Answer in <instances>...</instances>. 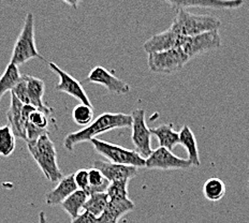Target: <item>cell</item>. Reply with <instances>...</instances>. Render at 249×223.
Returning <instances> with one entry per match:
<instances>
[{"instance_id": "obj_19", "label": "cell", "mask_w": 249, "mask_h": 223, "mask_svg": "<svg viewBox=\"0 0 249 223\" xmlns=\"http://www.w3.org/2000/svg\"><path fill=\"white\" fill-rule=\"evenodd\" d=\"M153 136L158 138L160 147L172 152V149L179 144V132L174 130L172 123H163L159 127L150 128Z\"/></svg>"}, {"instance_id": "obj_22", "label": "cell", "mask_w": 249, "mask_h": 223, "mask_svg": "<svg viewBox=\"0 0 249 223\" xmlns=\"http://www.w3.org/2000/svg\"><path fill=\"white\" fill-rule=\"evenodd\" d=\"M20 79H22V74L18 70V67L10 62L3 74L0 76V100L2 99L4 93L14 89Z\"/></svg>"}, {"instance_id": "obj_16", "label": "cell", "mask_w": 249, "mask_h": 223, "mask_svg": "<svg viewBox=\"0 0 249 223\" xmlns=\"http://www.w3.org/2000/svg\"><path fill=\"white\" fill-rule=\"evenodd\" d=\"M136 208L130 199L124 200H110L103 214L98 218L99 223H117L121 218Z\"/></svg>"}, {"instance_id": "obj_2", "label": "cell", "mask_w": 249, "mask_h": 223, "mask_svg": "<svg viewBox=\"0 0 249 223\" xmlns=\"http://www.w3.org/2000/svg\"><path fill=\"white\" fill-rule=\"evenodd\" d=\"M170 27L183 37H194L210 31L219 30L221 20L209 14H196L187 11L185 9L176 11Z\"/></svg>"}, {"instance_id": "obj_9", "label": "cell", "mask_w": 249, "mask_h": 223, "mask_svg": "<svg viewBox=\"0 0 249 223\" xmlns=\"http://www.w3.org/2000/svg\"><path fill=\"white\" fill-rule=\"evenodd\" d=\"M191 167H193V164L188 159L179 158L163 147L153 150L152 154L146 159V164H145V168L149 170L156 169L164 171L189 169Z\"/></svg>"}, {"instance_id": "obj_32", "label": "cell", "mask_w": 249, "mask_h": 223, "mask_svg": "<svg viewBox=\"0 0 249 223\" xmlns=\"http://www.w3.org/2000/svg\"><path fill=\"white\" fill-rule=\"evenodd\" d=\"M71 223H99L98 222V218L96 216L91 215L88 211H83L79 217H76L75 219L72 220Z\"/></svg>"}, {"instance_id": "obj_11", "label": "cell", "mask_w": 249, "mask_h": 223, "mask_svg": "<svg viewBox=\"0 0 249 223\" xmlns=\"http://www.w3.org/2000/svg\"><path fill=\"white\" fill-rule=\"evenodd\" d=\"M183 35L178 34L172 28H169L162 33L154 34L148 40L145 41L143 44V49L148 54L160 53L174 49H180L184 41Z\"/></svg>"}, {"instance_id": "obj_12", "label": "cell", "mask_w": 249, "mask_h": 223, "mask_svg": "<svg viewBox=\"0 0 249 223\" xmlns=\"http://www.w3.org/2000/svg\"><path fill=\"white\" fill-rule=\"evenodd\" d=\"M86 82L101 85L107 88L111 93H115V95H124V93L130 91V86L127 83L117 79L111 72H108L106 68L100 66L95 67L90 71V73L87 76Z\"/></svg>"}, {"instance_id": "obj_33", "label": "cell", "mask_w": 249, "mask_h": 223, "mask_svg": "<svg viewBox=\"0 0 249 223\" xmlns=\"http://www.w3.org/2000/svg\"><path fill=\"white\" fill-rule=\"evenodd\" d=\"M38 223H46V218H45V214L43 211H41L40 212V215H39V221H38Z\"/></svg>"}, {"instance_id": "obj_31", "label": "cell", "mask_w": 249, "mask_h": 223, "mask_svg": "<svg viewBox=\"0 0 249 223\" xmlns=\"http://www.w3.org/2000/svg\"><path fill=\"white\" fill-rule=\"evenodd\" d=\"M74 181L77 189L86 191L89 187V171L81 169L74 173Z\"/></svg>"}, {"instance_id": "obj_25", "label": "cell", "mask_w": 249, "mask_h": 223, "mask_svg": "<svg viewBox=\"0 0 249 223\" xmlns=\"http://www.w3.org/2000/svg\"><path fill=\"white\" fill-rule=\"evenodd\" d=\"M17 146V137L12 129L7 126L0 127V155L10 157Z\"/></svg>"}, {"instance_id": "obj_26", "label": "cell", "mask_w": 249, "mask_h": 223, "mask_svg": "<svg viewBox=\"0 0 249 223\" xmlns=\"http://www.w3.org/2000/svg\"><path fill=\"white\" fill-rule=\"evenodd\" d=\"M108 203L107 193H95L89 195L84 205V210L90 212L91 215L99 218Z\"/></svg>"}, {"instance_id": "obj_8", "label": "cell", "mask_w": 249, "mask_h": 223, "mask_svg": "<svg viewBox=\"0 0 249 223\" xmlns=\"http://www.w3.org/2000/svg\"><path fill=\"white\" fill-rule=\"evenodd\" d=\"M221 45L219 30H214L210 31V33L194 35V37H185L180 49L191 60L196 56L206 53V51L220 49Z\"/></svg>"}, {"instance_id": "obj_15", "label": "cell", "mask_w": 249, "mask_h": 223, "mask_svg": "<svg viewBox=\"0 0 249 223\" xmlns=\"http://www.w3.org/2000/svg\"><path fill=\"white\" fill-rule=\"evenodd\" d=\"M76 190L77 187L74 181V173L64 176L55 188L46 193L45 203L49 206L61 205Z\"/></svg>"}, {"instance_id": "obj_30", "label": "cell", "mask_w": 249, "mask_h": 223, "mask_svg": "<svg viewBox=\"0 0 249 223\" xmlns=\"http://www.w3.org/2000/svg\"><path fill=\"white\" fill-rule=\"evenodd\" d=\"M11 93L18 98V99L23 103V104L29 105V98L27 92V85H26V81L24 79V75H22V79L18 82V84L14 87V89Z\"/></svg>"}, {"instance_id": "obj_7", "label": "cell", "mask_w": 249, "mask_h": 223, "mask_svg": "<svg viewBox=\"0 0 249 223\" xmlns=\"http://www.w3.org/2000/svg\"><path fill=\"white\" fill-rule=\"evenodd\" d=\"M132 117V143L136 147V152L146 160L153 153L152 149V132L148 128L145 119V111L143 108L134 110Z\"/></svg>"}, {"instance_id": "obj_27", "label": "cell", "mask_w": 249, "mask_h": 223, "mask_svg": "<svg viewBox=\"0 0 249 223\" xmlns=\"http://www.w3.org/2000/svg\"><path fill=\"white\" fill-rule=\"evenodd\" d=\"M93 118V107L85 104L76 105L72 111V119L79 126H85L91 123Z\"/></svg>"}, {"instance_id": "obj_13", "label": "cell", "mask_w": 249, "mask_h": 223, "mask_svg": "<svg viewBox=\"0 0 249 223\" xmlns=\"http://www.w3.org/2000/svg\"><path fill=\"white\" fill-rule=\"evenodd\" d=\"M92 168L99 170L110 183L119 180H130L136 177L139 173L138 168L101 161V160L93 161Z\"/></svg>"}, {"instance_id": "obj_21", "label": "cell", "mask_w": 249, "mask_h": 223, "mask_svg": "<svg viewBox=\"0 0 249 223\" xmlns=\"http://www.w3.org/2000/svg\"><path fill=\"white\" fill-rule=\"evenodd\" d=\"M88 198H89V195L84 190L77 189L60 206L70 216L71 219L73 220L81 215V210L84 209V205Z\"/></svg>"}, {"instance_id": "obj_23", "label": "cell", "mask_w": 249, "mask_h": 223, "mask_svg": "<svg viewBox=\"0 0 249 223\" xmlns=\"http://www.w3.org/2000/svg\"><path fill=\"white\" fill-rule=\"evenodd\" d=\"M203 194L206 200L211 202L220 201L226 194V185L219 178L207 179L203 185Z\"/></svg>"}, {"instance_id": "obj_34", "label": "cell", "mask_w": 249, "mask_h": 223, "mask_svg": "<svg viewBox=\"0 0 249 223\" xmlns=\"http://www.w3.org/2000/svg\"><path fill=\"white\" fill-rule=\"evenodd\" d=\"M248 187H249V180H248Z\"/></svg>"}, {"instance_id": "obj_20", "label": "cell", "mask_w": 249, "mask_h": 223, "mask_svg": "<svg viewBox=\"0 0 249 223\" xmlns=\"http://www.w3.org/2000/svg\"><path fill=\"white\" fill-rule=\"evenodd\" d=\"M179 144L184 146L188 154V160L191 164L195 167H199L201 164L200 157H199V149L198 144H196V139L195 134L191 131V129L188 126H184L181 128L179 132Z\"/></svg>"}, {"instance_id": "obj_28", "label": "cell", "mask_w": 249, "mask_h": 223, "mask_svg": "<svg viewBox=\"0 0 249 223\" xmlns=\"http://www.w3.org/2000/svg\"><path fill=\"white\" fill-rule=\"evenodd\" d=\"M128 184L129 180L113 181L107 191L110 200H124L128 198Z\"/></svg>"}, {"instance_id": "obj_24", "label": "cell", "mask_w": 249, "mask_h": 223, "mask_svg": "<svg viewBox=\"0 0 249 223\" xmlns=\"http://www.w3.org/2000/svg\"><path fill=\"white\" fill-rule=\"evenodd\" d=\"M88 171H89V187L85 192L88 195L95 193H107L111 184L110 181L102 175L99 170L91 168Z\"/></svg>"}, {"instance_id": "obj_6", "label": "cell", "mask_w": 249, "mask_h": 223, "mask_svg": "<svg viewBox=\"0 0 249 223\" xmlns=\"http://www.w3.org/2000/svg\"><path fill=\"white\" fill-rule=\"evenodd\" d=\"M190 59L181 49H174L160 53L148 54L147 64L155 73L171 74L183 69Z\"/></svg>"}, {"instance_id": "obj_4", "label": "cell", "mask_w": 249, "mask_h": 223, "mask_svg": "<svg viewBox=\"0 0 249 223\" xmlns=\"http://www.w3.org/2000/svg\"><path fill=\"white\" fill-rule=\"evenodd\" d=\"M35 58L44 60L36 46L35 17L33 13L29 12L26 15L23 29L19 33L13 48L11 64L18 67Z\"/></svg>"}, {"instance_id": "obj_3", "label": "cell", "mask_w": 249, "mask_h": 223, "mask_svg": "<svg viewBox=\"0 0 249 223\" xmlns=\"http://www.w3.org/2000/svg\"><path fill=\"white\" fill-rule=\"evenodd\" d=\"M27 147L31 157L37 162L46 179L52 183H57L64 177L57 162L55 145L50 138L49 133L44 134L34 143H28Z\"/></svg>"}, {"instance_id": "obj_5", "label": "cell", "mask_w": 249, "mask_h": 223, "mask_svg": "<svg viewBox=\"0 0 249 223\" xmlns=\"http://www.w3.org/2000/svg\"><path fill=\"white\" fill-rule=\"evenodd\" d=\"M93 149L98 154L107 158L111 163L128 165V167L134 168H145L146 160L142 158L136 150L124 148L119 145L112 144L102 139L93 138L90 141Z\"/></svg>"}, {"instance_id": "obj_1", "label": "cell", "mask_w": 249, "mask_h": 223, "mask_svg": "<svg viewBox=\"0 0 249 223\" xmlns=\"http://www.w3.org/2000/svg\"><path fill=\"white\" fill-rule=\"evenodd\" d=\"M132 117L124 113H103L82 130L69 133L64 139V147L72 152L77 144L90 142L96 137L116 129L131 128Z\"/></svg>"}, {"instance_id": "obj_29", "label": "cell", "mask_w": 249, "mask_h": 223, "mask_svg": "<svg viewBox=\"0 0 249 223\" xmlns=\"http://www.w3.org/2000/svg\"><path fill=\"white\" fill-rule=\"evenodd\" d=\"M49 116L50 114L36 108V110L31 113V115L29 116L28 122H30L33 126L37 127L39 129L46 130V128L49 126Z\"/></svg>"}, {"instance_id": "obj_14", "label": "cell", "mask_w": 249, "mask_h": 223, "mask_svg": "<svg viewBox=\"0 0 249 223\" xmlns=\"http://www.w3.org/2000/svg\"><path fill=\"white\" fill-rule=\"evenodd\" d=\"M168 3L175 11H178L181 9L187 10L188 8L196 7L217 10L238 9L243 6L244 1L243 0H171Z\"/></svg>"}, {"instance_id": "obj_10", "label": "cell", "mask_w": 249, "mask_h": 223, "mask_svg": "<svg viewBox=\"0 0 249 223\" xmlns=\"http://www.w3.org/2000/svg\"><path fill=\"white\" fill-rule=\"evenodd\" d=\"M49 67L52 71H54L55 73L59 76V83L55 87V89L57 91L65 92L67 95L75 98V99L79 100L82 104L92 107L89 98L87 97L84 88H83L79 81L75 80L74 77L71 76L69 73H67L66 71L60 69L58 66L54 64V62H49Z\"/></svg>"}, {"instance_id": "obj_17", "label": "cell", "mask_w": 249, "mask_h": 223, "mask_svg": "<svg viewBox=\"0 0 249 223\" xmlns=\"http://www.w3.org/2000/svg\"><path fill=\"white\" fill-rule=\"evenodd\" d=\"M23 103L11 93V103L7 112L8 126L12 129L15 137L26 142V126L23 118Z\"/></svg>"}, {"instance_id": "obj_18", "label": "cell", "mask_w": 249, "mask_h": 223, "mask_svg": "<svg viewBox=\"0 0 249 223\" xmlns=\"http://www.w3.org/2000/svg\"><path fill=\"white\" fill-rule=\"evenodd\" d=\"M24 79L27 85V92L29 98V105H33L37 110L43 111L48 114H52L53 110L46 106L43 102V96L45 90V85L42 80L31 75H24Z\"/></svg>"}]
</instances>
